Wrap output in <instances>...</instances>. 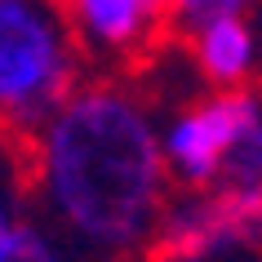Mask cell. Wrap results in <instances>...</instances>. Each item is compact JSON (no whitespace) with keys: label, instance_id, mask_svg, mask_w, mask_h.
Returning a JSON list of instances; mask_svg holds the SVG:
<instances>
[{"label":"cell","instance_id":"obj_1","mask_svg":"<svg viewBox=\"0 0 262 262\" xmlns=\"http://www.w3.org/2000/svg\"><path fill=\"white\" fill-rule=\"evenodd\" d=\"M169 191L156 107L134 76L89 71L31 134L27 218L76 262L147 258Z\"/></svg>","mask_w":262,"mask_h":262},{"label":"cell","instance_id":"obj_2","mask_svg":"<svg viewBox=\"0 0 262 262\" xmlns=\"http://www.w3.org/2000/svg\"><path fill=\"white\" fill-rule=\"evenodd\" d=\"M84 76L58 0H0V129L31 138Z\"/></svg>","mask_w":262,"mask_h":262},{"label":"cell","instance_id":"obj_3","mask_svg":"<svg viewBox=\"0 0 262 262\" xmlns=\"http://www.w3.org/2000/svg\"><path fill=\"white\" fill-rule=\"evenodd\" d=\"M262 124L258 89H213L182 102L169 124L160 129V156H165L169 187L178 191H205L222 173V160L249 129Z\"/></svg>","mask_w":262,"mask_h":262},{"label":"cell","instance_id":"obj_4","mask_svg":"<svg viewBox=\"0 0 262 262\" xmlns=\"http://www.w3.org/2000/svg\"><path fill=\"white\" fill-rule=\"evenodd\" d=\"M84 67L138 76L173 45V0H58Z\"/></svg>","mask_w":262,"mask_h":262},{"label":"cell","instance_id":"obj_5","mask_svg":"<svg viewBox=\"0 0 262 262\" xmlns=\"http://www.w3.org/2000/svg\"><path fill=\"white\" fill-rule=\"evenodd\" d=\"M262 205H249L240 195L218 187L205 191H169L160 218H156L147 258L151 262H222L258 240Z\"/></svg>","mask_w":262,"mask_h":262},{"label":"cell","instance_id":"obj_6","mask_svg":"<svg viewBox=\"0 0 262 262\" xmlns=\"http://www.w3.org/2000/svg\"><path fill=\"white\" fill-rule=\"evenodd\" d=\"M195 76L213 89H249L258 71V36L249 14H222L182 36Z\"/></svg>","mask_w":262,"mask_h":262},{"label":"cell","instance_id":"obj_7","mask_svg":"<svg viewBox=\"0 0 262 262\" xmlns=\"http://www.w3.org/2000/svg\"><path fill=\"white\" fill-rule=\"evenodd\" d=\"M27 151L14 156L9 165H0V253L14 245L18 227L27 222Z\"/></svg>","mask_w":262,"mask_h":262},{"label":"cell","instance_id":"obj_8","mask_svg":"<svg viewBox=\"0 0 262 262\" xmlns=\"http://www.w3.org/2000/svg\"><path fill=\"white\" fill-rule=\"evenodd\" d=\"M0 262H76V258H71V253L58 245V240H49V235H45L40 227L27 218L23 227H18L14 245L0 253Z\"/></svg>","mask_w":262,"mask_h":262},{"label":"cell","instance_id":"obj_9","mask_svg":"<svg viewBox=\"0 0 262 262\" xmlns=\"http://www.w3.org/2000/svg\"><path fill=\"white\" fill-rule=\"evenodd\" d=\"M27 142H31V138H23V134H9V129H0V165H9L14 156H23V151H27Z\"/></svg>","mask_w":262,"mask_h":262},{"label":"cell","instance_id":"obj_10","mask_svg":"<svg viewBox=\"0 0 262 262\" xmlns=\"http://www.w3.org/2000/svg\"><path fill=\"white\" fill-rule=\"evenodd\" d=\"M138 262H151V258H138Z\"/></svg>","mask_w":262,"mask_h":262}]
</instances>
